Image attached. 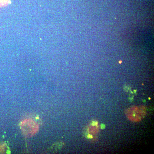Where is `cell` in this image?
<instances>
[{
	"mask_svg": "<svg viewBox=\"0 0 154 154\" xmlns=\"http://www.w3.org/2000/svg\"><path fill=\"white\" fill-rule=\"evenodd\" d=\"M22 131L25 136L31 137L38 131V126L37 123L31 119H26L23 121L21 125Z\"/></svg>",
	"mask_w": 154,
	"mask_h": 154,
	"instance_id": "cell-1",
	"label": "cell"
}]
</instances>
